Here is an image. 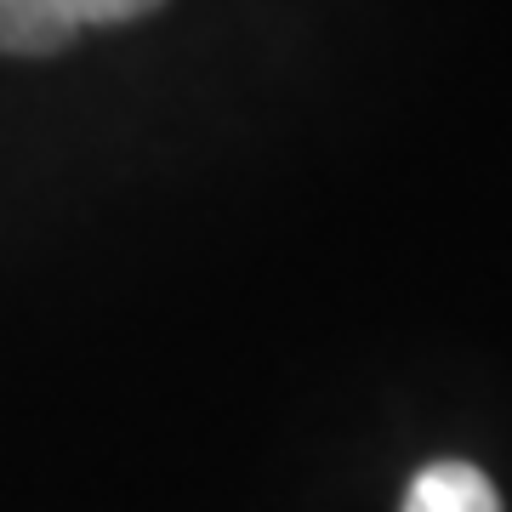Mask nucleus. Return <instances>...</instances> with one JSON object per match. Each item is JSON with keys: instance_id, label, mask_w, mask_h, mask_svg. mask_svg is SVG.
<instances>
[{"instance_id": "obj_2", "label": "nucleus", "mask_w": 512, "mask_h": 512, "mask_svg": "<svg viewBox=\"0 0 512 512\" xmlns=\"http://www.w3.org/2000/svg\"><path fill=\"white\" fill-rule=\"evenodd\" d=\"M404 512H501V495L467 461H433L410 478Z\"/></svg>"}, {"instance_id": "obj_1", "label": "nucleus", "mask_w": 512, "mask_h": 512, "mask_svg": "<svg viewBox=\"0 0 512 512\" xmlns=\"http://www.w3.org/2000/svg\"><path fill=\"white\" fill-rule=\"evenodd\" d=\"M160 0H0V52L46 57L63 52L80 29L148 18Z\"/></svg>"}]
</instances>
